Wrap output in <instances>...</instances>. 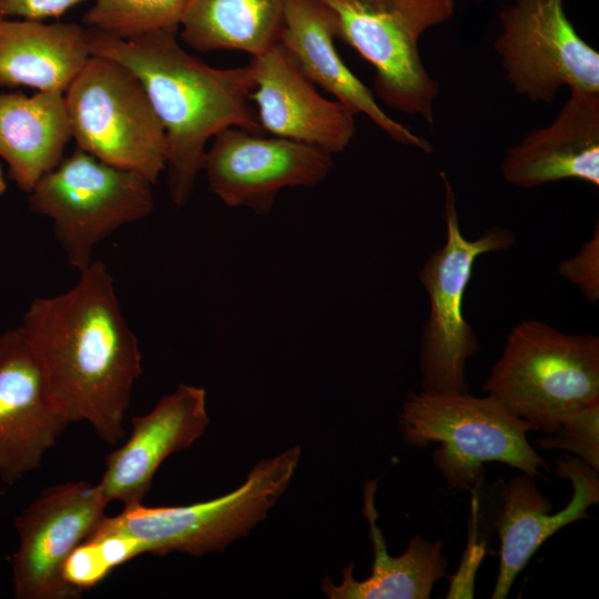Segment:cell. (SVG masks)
Masks as SVG:
<instances>
[{"mask_svg": "<svg viewBox=\"0 0 599 599\" xmlns=\"http://www.w3.org/2000/svg\"><path fill=\"white\" fill-rule=\"evenodd\" d=\"M301 458L294 446L258 461L235 490L185 506L124 507L105 517L93 534H115L134 540L142 554L222 551L266 518L287 488Z\"/></svg>", "mask_w": 599, "mask_h": 599, "instance_id": "obj_6", "label": "cell"}, {"mask_svg": "<svg viewBox=\"0 0 599 599\" xmlns=\"http://www.w3.org/2000/svg\"><path fill=\"white\" fill-rule=\"evenodd\" d=\"M79 273L67 292L33 300L22 327L60 410L115 445L125 437L123 420L143 372L142 356L106 265L92 261Z\"/></svg>", "mask_w": 599, "mask_h": 599, "instance_id": "obj_1", "label": "cell"}, {"mask_svg": "<svg viewBox=\"0 0 599 599\" xmlns=\"http://www.w3.org/2000/svg\"><path fill=\"white\" fill-rule=\"evenodd\" d=\"M131 423L130 437L105 457L98 483L109 501H119L123 508L142 504L161 464L203 435L210 423L205 389L180 384Z\"/></svg>", "mask_w": 599, "mask_h": 599, "instance_id": "obj_15", "label": "cell"}, {"mask_svg": "<svg viewBox=\"0 0 599 599\" xmlns=\"http://www.w3.org/2000/svg\"><path fill=\"white\" fill-rule=\"evenodd\" d=\"M538 445L573 453L599 471V402L566 417L558 429L538 440Z\"/></svg>", "mask_w": 599, "mask_h": 599, "instance_id": "obj_24", "label": "cell"}, {"mask_svg": "<svg viewBox=\"0 0 599 599\" xmlns=\"http://www.w3.org/2000/svg\"><path fill=\"white\" fill-rule=\"evenodd\" d=\"M316 1L332 12L337 39L373 67L377 98L433 125L440 88L423 61L419 41L454 16L455 0Z\"/></svg>", "mask_w": 599, "mask_h": 599, "instance_id": "obj_5", "label": "cell"}, {"mask_svg": "<svg viewBox=\"0 0 599 599\" xmlns=\"http://www.w3.org/2000/svg\"><path fill=\"white\" fill-rule=\"evenodd\" d=\"M558 273L573 284L583 297L595 304L599 301V225L581 245L577 254L558 264Z\"/></svg>", "mask_w": 599, "mask_h": 599, "instance_id": "obj_25", "label": "cell"}, {"mask_svg": "<svg viewBox=\"0 0 599 599\" xmlns=\"http://www.w3.org/2000/svg\"><path fill=\"white\" fill-rule=\"evenodd\" d=\"M6 189H7V184H6V180L3 175V170L0 165V195L4 193Z\"/></svg>", "mask_w": 599, "mask_h": 599, "instance_id": "obj_27", "label": "cell"}, {"mask_svg": "<svg viewBox=\"0 0 599 599\" xmlns=\"http://www.w3.org/2000/svg\"><path fill=\"white\" fill-rule=\"evenodd\" d=\"M337 28L332 12L316 0H285L280 42L303 73L356 115H366L392 140L423 152L432 143L389 116L374 93L348 69L335 47Z\"/></svg>", "mask_w": 599, "mask_h": 599, "instance_id": "obj_18", "label": "cell"}, {"mask_svg": "<svg viewBox=\"0 0 599 599\" xmlns=\"http://www.w3.org/2000/svg\"><path fill=\"white\" fill-rule=\"evenodd\" d=\"M177 29L116 38L87 28L90 54L112 59L142 84L166 136V166L172 203L184 206L203 170L206 144L225 128L263 134L251 93L248 65L212 68L185 51Z\"/></svg>", "mask_w": 599, "mask_h": 599, "instance_id": "obj_2", "label": "cell"}, {"mask_svg": "<svg viewBox=\"0 0 599 599\" xmlns=\"http://www.w3.org/2000/svg\"><path fill=\"white\" fill-rule=\"evenodd\" d=\"M405 443L440 446L434 464L451 488L470 489L483 479L484 464L498 461L541 477L546 461L530 446L531 426L490 396L460 392H408L399 414Z\"/></svg>", "mask_w": 599, "mask_h": 599, "instance_id": "obj_4", "label": "cell"}, {"mask_svg": "<svg viewBox=\"0 0 599 599\" xmlns=\"http://www.w3.org/2000/svg\"><path fill=\"white\" fill-rule=\"evenodd\" d=\"M109 499L98 484H57L14 517L18 548L11 558L16 599H77L82 591L63 578L72 551L101 525Z\"/></svg>", "mask_w": 599, "mask_h": 599, "instance_id": "obj_11", "label": "cell"}, {"mask_svg": "<svg viewBox=\"0 0 599 599\" xmlns=\"http://www.w3.org/2000/svg\"><path fill=\"white\" fill-rule=\"evenodd\" d=\"M285 0H189L177 35L210 52L243 51L256 57L280 41Z\"/></svg>", "mask_w": 599, "mask_h": 599, "instance_id": "obj_22", "label": "cell"}, {"mask_svg": "<svg viewBox=\"0 0 599 599\" xmlns=\"http://www.w3.org/2000/svg\"><path fill=\"white\" fill-rule=\"evenodd\" d=\"M83 16L87 28L116 38L177 29L189 0H92Z\"/></svg>", "mask_w": 599, "mask_h": 599, "instance_id": "obj_23", "label": "cell"}, {"mask_svg": "<svg viewBox=\"0 0 599 599\" xmlns=\"http://www.w3.org/2000/svg\"><path fill=\"white\" fill-rule=\"evenodd\" d=\"M70 424L54 403L24 328L0 336V479L14 485L37 470Z\"/></svg>", "mask_w": 599, "mask_h": 599, "instance_id": "obj_13", "label": "cell"}, {"mask_svg": "<svg viewBox=\"0 0 599 599\" xmlns=\"http://www.w3.org/2000/svg\"><path fill=\"white\" fill-rule=\"evenodd\" d=\"M569 92L549 124L506 150L500 164L506 182L524 189L562 180L599 186V92Z\"/></svg>", "mask_w": 599, "mask_h": 599, "instance_id": "obj_17", "label": "cell"}, {"mask_svg": "<svg viewBox=\"0 0 599 599\" xmlns=\"http://www.w3.org/2000/svg\"><path fill=\"white\" fill-rule=\"evenodd\" d=\"M89 0H0V19H59L71 8Z\"/></svg>", "mask_w": 599, "mask_h": 599, "instance_id": "obj_26", "label": "cell"}, {"mask_svg": "<svg viewBox=\"0 0 599 599\" xmlns=\"http://www.w3.org/2000/svg\"><path fill=\"white\" fill-rule=\"evenodd\" d=\"M566 0H511L499 13L494 50L508 85L530 103L559 91L599 92V53L568 18Z\"/></svg>", "mask_w": 599, "mask_h": 599, "instance_id": "obj_10", "label": "cell"}, {"mask_svg": "<svg viewBox=\"0 0 599 599\" xmlns=\"http://www.w3.org/2000/svg\"><path fill=\"white\" fill-rule=\"evenodd\" d=\"M376 481H367L363 514L369 524L374 561L370 575L364 580L354 578V564L342 570V582L334 585L325 577L322 590L331 599H428L435 582L446 575L448 566L443 541H428L414 536L398 557L388 555L386 542L376 525L374 506Z\"/></svg>", "mask_w": 599, "mask_h": 599, "instance_id": "obj_21", "label": "cell"}, {"mask_svg": "<svg viewBox=\"0 0 599 599\" xmlns=\"http://www.w3.org/2000/svg\"><path fill=\"white\" fill-rule=\"evenodd\" d=\"M555 470L569 479L573 489L569 504L556 514H551L550 500L529 475L515 476L502 488V506L495 524L500 560L493 599L506 598L538 548L559 529L588 518V508L599 502L598 471L580 458L564 454L556 460Z\"/></svg>", "mask_w": 599, "mask_h": 599, "instance_id": "obj_16", "label": "cell"}, {"mask_svg": "<svg viewBox=\"0 0 599 599\" xmlns=\"http://www.w3.org/2000/svg\"><path fill=\"white\" fill-rule=\"evenodd\" d=\"M63 97L78 149L156 183L166 166L165 131L130 70L91 54Z\"/></svg>", "mask_w": 599, "mask_h": 599, "instance_id": "obj_8", "label": "cell"}, {"mask_svg": "<svg viewBox=\"0 0 599 599\" xmlns=\"http://www.w3.org/2000/svg\"><path fill=\"white\" fill-rule=\"evenodd\" d=\"M255 87L251 93L264 132L343 152L356 133V114L338 101L321 95L290 51L278 41L252 57Z\"/></svg>", "mask_w": 599, "mask_h": 599, "instance_id": "obj_14", "label": "cell"}, {"mask_svg": "<svg viewBox=\"0 0 599 599\" xmlns=\"http://www.w3.org/2000/svg\"><path fill=\"white\" fill-rule=\"evenodd\" d=\"M483 389L532 430L551 435L566 417L599 402V337L522 321Z\"/></svg>", "mask_w": 599, "mask_h": 599, "instance_id": "obj_3", "label": "cell"}, {"mask_svg": "<svg viewBox=\"0 0 599 599\" xmlns=\"http://www.w3.org/2000/svg\"><path fill=\"white\" fill-rule=\"evenodd\" d=\"M333 165V154L321 148L230 126L213 136L203 170L226 206L248 207L265 217L280 191L315 186Z\"/></svg>", "mask_w": 599, "mask_h": 599, "instance_id": "obj_12", "label": "cell"}, {"mask_svg": "<svg viewBox=\"0 0 599 599\" xmlns=\"http://www.w3.org/2000/svg\"><path fill=\"white\" fill-rule=\"evenodd\" d=\"M439 176L444 187L446 238L418 272L429 297L428 318L420 339L422 390L468 393L466 363L479 352L480 345L464 317V295L476 260L511 247L515 236L508 229L493 226L474 240L467 238L460 231L454 187L445 172Z\"/></svg>", "mask_w": 599, "mask_h": 599, "instance_id": "obj_7", "label": "cell"}, {"mask_svg": "<svg viewBox=\"0 0 599 599\" xmlns=\"http://www.w3.org/2000/svg\"><path fill=\"white\" fill-rule=\"evenodd\" d=\"M70 139L63 92H0V158L20 190L30 193L61 162Z\"/></svg>", "mask_w": 599, "mask_h": 599, "instance_id": "obj_20", "label": "cell"}, {"mask_svg": "<svg viewBox=\"0 0 599 599\" xmlns=\"http://www.w3.org/2000/svg\"><path fill=\"white\" fill-rule=\"evenodd\" d=\"M152 185L139 173L78 149L39 180L28 193V205L52 221L70 266L81 272L101 241L153 211Z\"/></svg>", "mask_w": 599, "mask_h": 599, "instance_id": "obj_9", "label": "cell"}, {"mask_svg": "<svg viewBox=\"0 0 599 599\" xmlns=\"http://www.w3.org/2000/svg\"><path fill=\"white\" fill-rule=\"evenodd\" d=\"M90 55L78 23L0 19V87L64 92Z\"/></svg>", "mask_w": 599, "mask_h": 599, "instance_id": "obj_19", "label": "cell"}]
</instances>
